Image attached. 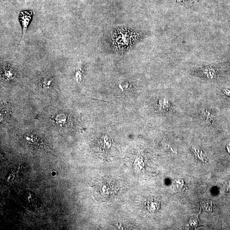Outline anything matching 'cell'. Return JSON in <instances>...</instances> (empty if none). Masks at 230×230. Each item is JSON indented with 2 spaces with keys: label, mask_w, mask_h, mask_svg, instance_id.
Masks as SVG:
<instances>
[{
  "label": "cell",
  "mask_w": 230,
  "mask_h": 230,
  "mask_svg": "<svg viewBox=\"0 0 230 230\" xmlns=\"http://www.w3.org/2000/svg\"><path fill=\"white\" fill-rule=\"evenodd\" d=\"M160 202L158 200L151 199L147 201L146 205L149 211H152L157 210L160 207Z\"/></svg>",
  "instance_id": "cell-4"
},
{
  "label": "cell",
  "mask_w": 230,
  "mask_h": 230,
  "mask_svg": "<svg viewBox=\"0 0 230 230\" xmlns=\"http://www.w3.org/2000/svg\"><path fill=\"white\" fill-rule=\"evenodd\" d=\"M158 107L161 111L166 112L169 110L170 105L168 100L164 98L160 99L159 101Z\"/></svg>",
  "instance_id": "cell-5"
},
{
  "label": "cell",
  "mask_w": 230,
  "mask_h": 230,
  "mask_svg": "<svg viewBox=\"0 0 230 230\" xmlns=\"http://www.w3.org/2000/svg\"><path fill=\"white\" fill-rule=\"evenodd\" d=\"M203 73L205 74V76L207 77L209 79L214 78L216 76L215 70L213 68H210V67L206 68L204 69Z\"/></svg>",
  "instance_id": "cell-6"
},
{
  "label": "cell",
  "mask_w": 230,
  "mask_h": 230,
  "mask_svg": "<svg viewBox=\"0 0 230 230\" xmlns=\"http://www.w3.org/2000/svg\"><path fill=\"white\" fill-rule=\"evenodd\" d=\"M33 12L31 11H23L20 12L19 20L23 30V38L26 32L28 26L32 20Z\"/></svg>",
  "instance_id": "cell-2"
},
{
  "label": "cell",
  "mask_w": 230,
  "mask_h": 230,
  "mask_svg": "<svg viewBox=\"0 0 230 230\" xmlns=\"http://www.w3.org/2000/svg\"><path fill=\"white\" fill-rule=\"evenodd\" d=\"M228 152H230V143L228 145Z\"/></svg>",
  "instance_id": "cell-8"
},
{
  "label": "cell",
  "mask_w": 230,
  "mask_h": 230,
  "mask_svg": "<svg viewBox=\"0 0 230 230\" xmlns=\"http://www.w3.org/2000/svg\"><path fill=\"white\" fill-rule=\"evenodd\" d=\"M117 184L113 180L104 178L96 182L93 186L94 197L98 200L108 201L113 198L118 192Z\"/></svg>",
  "instance_id": "cell-1"
},
{
  "label": "cell",
  "mask_w": 230,
  "mask_h": 230,
  "mask_svg": "<svg viewBox=\"0 0 230 230\" xmlns=\"http://www.w3.org/2000/svg\"><path fill=\"white\" fill-rule=\"evenodd\" d=\"M202 118L205 124L208 125H213L215 122L214 115L210 110L205 109L202 113Z\"/></svg>",
  "instance_id": "cell-3"
},
{
  "label": "cell",
  "mask_w": 230,
  "mask_h": 230,
  "mask_svg": "<svg viewBox=\"0 0 230 230\" xmlns=\"http://www.w3.org/2000/svg\"><path fill=\"white\" fill-rule=\"evenodd\" d=\"M224 94L226 96L230 97V90L228 89H224L223 90Z\"/></svg>",
  "instance_id": "cell-7"
}]
</instances>
